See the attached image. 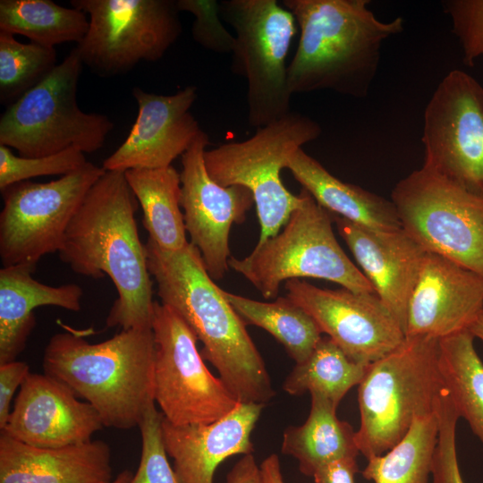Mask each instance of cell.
<instances>
[{
    "label": "cell",
    "mask_w": 483,
    "mask_h": 483,
    "mask_svg": "<svg viewBox=\"0 0 483 483\" xmlns=\"http://www.w3.org/2000/svg\"><path fill=\"white\" fill-rule=\"evenodd\" d=\"M132 476L133 475L130 470H123L122 472L118 474V476L115 479H114L112 483H129Z\"/></svg>",
    "instance_id": "43"
},
{
    "label": "cell",
    "mask_w": 483,
    "mask_h": 483,
    "mask_svg": "<svg viewBox=\"0 0 483 483\" xmlns=\"http://www.w3.org/2000/svg\"><path fill=\"white\" fill-rule=\"evenodd\" d=\"M446 393L439 369V339L405 337L383 358L368 365L358 386L360 453L379 456L396 445L414 419L436 411Z\"/></svg>",
    "instance_id": "5"
},
{
    "label": "cell",
    "mask_w": 483,
    "mask_h": 483,
    "mask_svg": "<svg viewBox=\"0 0 483 483\" xmlns=\"http://www.w3.org/2000/svg\"><path fill=\"white\" fill-rule=\"evenodd\" d=\"M474 339L469 330L439 339V369L459 417L483 445V361Z\"/></svg>",
    "instance_id": "27"
},
{
    "label": "cell",
    "mask_w": 483,
    "mask_h": 483,
    "mask_svg": "<svg viewBox=\"0 0 483 483\" xmlns=\"http://www.w3.org/2000/svg\"><path fill=\"white\" fill-rule=\"evenodd\" d=\"M154 399L164 418L175 426L213 423L239 403L208 369L197 337L170 307L155 301Z\"/></svg>",
    "instance_id": "12"
},
{
    "label": "cell",
    "mask_w": 483,
    "mask_h": 483,
    "mask_svg": "<svg viewBox=\"0 0 483 483\" xmlns=\"http://www.w3.org/2000/svg\"><path fill=\"white\" fill-rule=\"evenodd\" d=\"M310 397L308 419L302 425L284 430L281 451L298 461L302 474L312 477L323 465L342 458H357L360 451L356 431L337 418V408L321 395Z\"/></svg>",
    "instance_id": "25"
},
{
    "label": "cell",
    "mask_w": 483,
    "mask_h": 483,
    "mask_svg": "<svg viewBox=\"0 0 483 483\" xmlns=\"http://www.w3.org/2000/svg\"><path fill=\"white\" fill-rule=\"evenodd\" d=\"M36 267L23 264L0 270V364L15 360L24 350L36 324V308L80 309L83 291L78 284H44L31 275Z\"/></svg>",
    "instance_id": "23"
},
{
    "label": "cell",
    "mask_w": 483,
    "mask_h": 483,
    "mask_svg": "<svg viewBox=\"0 0 483 483\" xmlns=\"http://www.w3.org/2000/svg\"><path fill=\"white\" fill-rule=\"evenodd\" d=\"M55 47L21 43L0 31V102L13 104L56 67Z\"/></svg>",
    "instance_id": "32"
},
{
    "label": "cell",
    "mask_w": 483,
    "mask_h": 483,
    "mask_svg": "<svg viewBox=\"0 0 483 483\" xmlns=\"http://www.w3.org/2000/svg\"><path fill=\"white\" fill-rule=\"evenodd\" d=\"M82 64L75 47L48 76L9 105L0 118V145L23 157L50 156L70 148L83 153L100 149L114 123L105 114L79 107Z\"/></svg>",
    "instance_id": "7"
},
{
    "label": "cell",
    "mask_w": 483,
    "mask_h": 483,
    "mask_svg": "<svg viewBox=\"0 0 483 483\" xmlns=\"http://www.w3.org/2000/svg\"><path fill=\"white\" fill-rule=\"evenodd\" d=\"M106 173L87 162L80 169L48 182L30 181L3 191L0 258L4 267L36 265L58 252L67 228L95 182Z\"/></svg>",
    "instance_id": "13"
},
{
    "label": "cell",
    "mask_w": 483,
    "mask_h": 483,
    "mask_svg": "<svg viewBox=\"0 0 483 483\" xmlns=\"http://www.w3.org/2000/svg\"><path fill=\"white\" fill-rule=\"evenodd\" d=\"M225 295L246 326L268 332L296 364L304 361L322 338L311 316L287 296L265 302L225 291Z\"/></svg>",
    "instance_id": "28"
},
{
    "label": "cell",
    "mask_w": 483,
    "mask_h": 483,
    "mask_svg": "<svg viewBox=\"0 0 483 483\" xmlns=\"http://www.w3.org/2000/svg\"><path fill=\"white\" fill-rule=\"evenodd\" d=\"M437 415L439 431L431 472L433 483H464L456 450V428L460 417L447 391L440 399Z\"/></svg>",
    "instance_id": "35"
},
{
    "label": "cell",
    "mask_w": 483,
    "mask_h": 483,
    "mask_svg": "<svg viewBox=\"0 0 483 483\" xmlns=\"http://www.w3.org/2000/svg\"><path fill=\"white\" fill-rule=\"evenodd\" d=\"M180 12L195 16L192 25L194 40L206 49L216 53H232L235 38L221 22L219 2L215 0H176Z\"/></svg>",
    "instance_id": "37"
},
{
    "label": "cell",
    "mask_w": 483,
    "mask_h": 483,
    "mask_svg": "<svg viewBox=\"0 0 483 483\" xmlns=\"http://www.w3.org/2000/svg\"><path fill=\"white\" fill-rule=\"evenodd\" d=\"M225 483H262L259 465L253 453L245 454L230 470Z\"/></svg>",
    "instance_id": "40"
},
{
    "label": "cell",
    "mask_w": 483,
    "mask_h": 483,
    "mask_svg": "<svg viewBox=\"0 0 483 483\" xmlns=\"http://www.w3.org/2000/svg\"><path fill=\"white\" fill-rule=\"evenodd\" d=\"M154 362L152 328L122 329L97 343L64 332L47 344L43 369L92 405L105 427L131 429L155 403Z\"/></svg>",
    "instance_id": "4"
},
{
    "label": "cell",
    "mask_w": 483,
    "mask_h": 483,
    "mask_svg": "<svg viewBox=\"0 0 483 483\" xmlns=\"http://www.w3.org/2000/svg\"><path fill=\"white\" fill-rule=\"evenodd\" d=\"M358 471L357 458L347 457L323 465L312 477L315 483H355Z\"/></svg>",
    "instance_id": "39"
},
{
    "label": "cell",
    "mask_w": 483,
    "mask_h": 483,
    "mask_svg": "<svg viewBox=\"0 0 483 483\" xmlns=\"http://www.w3.org/2000/svg\"><path fill=\"white\" fill-rule=\"evenodd\" d=\"M208 144L202 131L182 156L181 208L190 242L199 250L211 278L219 280L230 268L231 227L245 220L254 199L245 187H225L210 177L204 161Z\"/></svg>",
    "instance_id": "16"
},
{
    "label": "cell",
    "mask_w": 483,
    "mask_h": 483,
    "mask_svg": "<svg viewBox=\"0 0 483 483\" xmlns=\"http://www.w3.org/2000/svg\"><path fill=\"white\" fill-rule=\"evenodd\" d=\"M300 193L301 205L292 213L284 230L258 242L247 257L232 256L229 267L265 299L276 298L284 281L301 277L331 281L354 292L376 293L338 243L332 227L334 214L306 190Z\"/></svg>",
    "instance_id": "6"
},
{
    "label": "cell",
    "mask_w": 483,
    "mask_h": 483,
    "mask_svg": "<svg viewBox=\"0 0 483 483\" xmlns=\"http://www.w3.org/2000/svg\"><path fill=\"white\" fill-rule=\"evenodd\" d=\"M131 94L138 105L136 120L123 144L103 161V169L124 173L170 166L202 131L190 112L197 88L187 86L173 95H157L135 87Z\"/></svg>",
    "instance_id": "17"
},
{
    "label": "cell",
    "mask_w": 483,
    "mask_h": 483,
    "mask_svg": "<svg viewBox=\"0 0 483 483\" xmlns=\"http://www.w3.org/2000/svg\"><path fill=\"white\" fill-rule=\"evenodd\" d=\"M148 269L161 303L173 309L202 343L200 354L239 402H268L275 392L264 360L246 324L208 273L199 250L190 242L165 250L149 238Z\"/></svg>",
    "instance_id": "2"
},
{
    "label": "cell",
    "mask_w": 483,
    "mask_h": 483,
    "mask_svg": "<svg viewBox=\"0 0 483 483\" xmlns=\"http://www.w3.org/2000/svg\"><path fill=\"white\" fill-rule=\"evenodd\" d=\"M367 368L350 360L329 337H322L311 354L294 366L282 387L291 395H321L337 408L348 391L359 386Z\"/></svg>",
    "instance_id": "31"
},
{
    "label": "cell",
    "mask_w": 483,
    "mask_h": 483,
    "mask_svg": "<svg viewBox=\"0 0 483 483\" xmlns=\"http://www.w3.org/2000/svg\"><path fill=\"white\" fill-rule=\"evenodd\" d=\"M111 460L103 440L44 448L0 433V483H112Z\"/></svg>",
    "instance_id": "22"
},
{
    "label": "cell",
    "mask_w": 483,
    "mask_h": 483,
    "mask_svg": "<svg viewBox=\"0 0 483 483\" xmlns=\"http://www.w3.org/2000/svg\"><path fill=\"white\" fill-rule=\"evenodd\" d=\"M391 200L402 229L427 252L483 277V198L422 166L396 183Z\"/></svg>",
    "instance_id": "10"
},
{
    "label": "cell",
    "mask_w": 483,
    "mask_h": 483,
    "mask_svg": "<svg viewBox=\"0 0 483 483\" xmlns=\"http://www.w3.org/2000/svg\"><path fill=\"white\" fill-rule=\"evenodd\" d=\"M71 4L89 16V30L76 46L82 64L102 77L161 59L182 31L176 0H72Z\"/></svg>",
    "instance_id": "11"
},
{
    "label": "cell",
    "mask_w": 483,
    "mask_h": 483,
    "mask_svg": "<svg viewBox=\"0 0 483 483\" xmlns=\"http://www.w3.org/2000/svg\"><path fill=\"white\" fill-rule=\"evenodd\" d=\"M126 180L143 211L148 238L165 250H179L187 243L181 211V176L172 166L131 169Z\"/></svg>",
    "instance_id": "26"
},
{
    "label": "cell",
    "mask_w": 483,
    "mask_h": 483,
    "mask_svg": "<svg viewBox=\"0 0 483 483\" xmlns=\"http://www.w3.org/2000/svg\"><path fill=\"white\" fill-rule=\"evenodd\" d=\"M87 162L84 153L75 148L50 156L23 157L14 155L10 148L0 145V190L33 177L64 176L80 169Z\"/></svg>",
    "instance_id": "33"
},
{
    "label": "cell",
    "mask_w": 483,
    "mask_h": 483,
    "mask_svg": "<svg viewBox=\"0 0 483 483\" xmlns=\"http://www.w3.org/2000/svg\"><path fill=\"white\" fill-rule=\"evenodd\" d=\"M262 483H284L280 461L276 454L266 457L259 465Z\"/></svg>",
    "instance_id": "41"
},
{
    "label": "cell",
    "mask_w": 483,
    "mask_h": 483,
    "mask_svg": "<svg viewBox=\"0 0 483 483\" xmlns=\"http://www.w3.org/2000/svg\"><path fill=\"white\" fill-rule=\"evenodd\" d=\"M284 287L286 296L356 363L369 365L405 340L401 324L376 293L323 289L300 279Z\"/></svg>",
    "instance_id": "15"
},
{
    "label": "cell",
    "mask_w": 483,
    "mask_h": 483,
    "mask_svg": "<svg viewBox=\"0 0 483 483\" xmlns=\"http://www.w3.org/2000/svg\"><path fill=\"white\" fill-rule=\"evenodd\" d=\"M286 168L302 189L332 214L374 230L402 228L391 199L337 179L302 148L289 157Z\"/></svg>",
    "instance_id": "24"
},
{
    "label": "cell",
    "mask_w": 483,
    "mask_h": 483,
    "mask_svg": "<svg viewBox=\"0 0 483 483\" xmlns=\"http://www.w3.org/2000/svg\"><path fill=\"white\" fill-rule=\"evenodd\" d=\"M483 312V277L427 252L411 297L405 337L445 338L469 330Z\"/></svg>",
    "instance_id": "19"
},
{
    "label": "cell",
    "mask_w": 483,
    "mask_h": 483,
    "mask_svg": "<svg viewBox=\"0 0 483 483\" xmlns=\"http://www.w3.org/2000/svg\"><path fill=\"white\" fill-rule=\"evenodd\" d=\"M368 0H284L301 36L288 66L292 94L331 90L365 97L376 77L383 43L403 20H378Z\"/></svg>",
    "instance_id": "3"
},
{
    "label": "cell",
    "mask_w": 483,
    "mask_h": 483,
    "mask_svg": "<svg viewBox=\"0 0 483 483\" xmlns=\"http://www.w3.org/2000/svg\"><path fill=\"white\" fill-rule=\"evenodd\" d=\"M438 431L437 409L417 417L396 445L385 453L368 459L362 476L374 483H428Z\"/></svg>",
    "instance_id": "30"
},
{
    "label": "cell",
    "mask_w": 483,
    "mask_h": 483,
    "mask_svg": "<svg viewBox=\"0 0 483 483\" xmlns=\"http://www.w3.org/2000/svg\"><path fill=\"white\" fill-rule=\"evenodd\" d=\"M220 16L235 31L232 70L247 82L248 123L256 129L291 112L286 57L293 14L275 0H225Z\"/></svg>",
    "instance_id": "9"
},
{
    "label": "cell",
    "mask_w": 483,
    "mask_h": 483,
    "mask_svg": "<svg viewBox=\"0 0 483 483\" xmlns=\"http://www.w3.org/2000/svg\"><path fill=\"white\" fill-rule=\"evenodd\" d=\"M469 331L473 335L475 338H479L483 342V312L472 324Z\"/></svg>",
    "instance_id": "42"
},
{
    "label": "cell",
    "mask_w": 483,
    "mask_h": 483,
    "mask_svg": "<svg viewBox=\"0 0 483 483\" xmlns=\"http://www.w3.org/2000/svg\"><path fill=\"white\" fill-rule=\"evenodd\" d=\"M30 372L29 365L24 361L15 360L0 364V430L5 427L9 419L15 391L21 387Z\"/></svg>",
    "instance_id": "38"
},
{
    "label": "cell",
    "mask_w": 483,
    "mask_h": 483,
    "mask_svg": "<svg viewBox=\"0 0 483 483\" xmlns=\"http://www.w3.org/2000/svg\"><path fill=\"white\" fill-rule=\"evenodd\" d=\"M334 222L377 295L405 333L409 302L427 251L402 228L374 230L335 214Z\"/></svg>",
    "instance_id": "20"
},
{
    "label": "cell",
    "mask_w": 483,
    "mask_h": 483,
    "mask_svg": "<svg viewBox=\"0 0 483 483\" xmlns=\"http://www.w3.org/2000/svg\"><path fill=\"white\" fill-rule=\"evenodd\" d=\"M138 200L123 172L106 171L71 221L60 259L81 275H108L117 298L107 327L152 328L154 302L145 244L138 233Z\"/></svg>",
    "instance_id": "1"
},
{
    "label": "cell",
    "mask_w": 483,
    "mask_h": 483,
    "mask_svg": "<svg viewBox=\"0 0 483 483\" xmlns=\"http://www.w3.org/2000/svg\"><path fill=\"white\" fill-rule=\"evenodd\" d=\"M104 427L93 406L65 384L30 372L0 431L32 446L55 448L89 442Z\"/></svg>",
    "instance_id": "18"
},
{
    "label": "cell",
    "mask_w": 483,
    "mask_h": 483,
    "mask_svg": "<svg viewBox=\"0 0 483 483\" xmlns=\"http://www.w3.org/2000/svg\"><path fill=\"white\" fill-rule=\"evenodd\" d=\"M320 134L317 122L291 111L245 140L205 151L207 171L216 182L240 185L252 193L260 225L258 242L276 235L301 205V193L294 195L284 187L280 172L297 149Z\"/></svg>",
    "instance_id": "8"
},
{
    "label": "cell",
    "mask_w": 483,
    "mask_h": 483,
    "mask_svg": "<svg viewBox=\"0 0 483 483\" xmlns=\"http://www.w3.org/2000/svg\"><path fill=\"white\" fill-rule=\"evenodd\" d=\"M423 166L483 198V87L469 73L451 71L424 113Z\"/></svg>",
    "instance_id": "14"
},
{
    "label": "cell",
    "mask_w": 483,
    "mask_h": 483,
    "mask_svg": "<svg viewBox=\"0 0 483 483\" xmlns=\"http://www.w3.org/2000/svg\"><path fill=\"white\" fill-rule=\"evenodd\" d=\"M443 5L461 44L462 62L473 66L483 57V0H447Z\"/></svg>",
    "instance_id": "36"
},
{
    "label": "cell",
    "mask_w": 483,
    "mask_h": 483,
    "mask_svg": "<svg viewBox=\"0 0 483 483\" xmlns=\"http://www.w3.org/2000/svg\"><path fill=\"white\" fill-rule=\"evenodd\" d=\"M265 405L239 402L209 424L175 426L163 418L165 450L180 483H214L215 471L225 460L253 453L250 435Z\"/></svg>",
    "instance_id": "21"
},
{
    "label": "cell",
    "mask_w": 483,
    "mask_h": 483,
    "mask_svg": "<svg viewBox=\"0 0 483 483\" xmlns=\"http://www.w3.org/2000/svg\"><path fill=\"white\" fill-rule=\"evenodd\" d=\"M163 418L154 403L141 419L138 426L141 434L140 461L129 483H180L167 459L162 431Z\"/></svg>",
    "instance_id": "34"
},
{
    "label": "cell",
    "mask_w": 483,
    "mask_h": 483,
    "mask_svg": "<svg viewBox=\"0 0 483 483\" xmlns=\"http://www.w3.org/2000/svg\"><path fill=\"white\" fill-rule=\"evenodd\" d=\"M89 26L87 14L50 0H1L0 31L28 38L49 47L76 42L85 37Z\"/></svg>",
    "instance_id": "29"
}]
</instances>
